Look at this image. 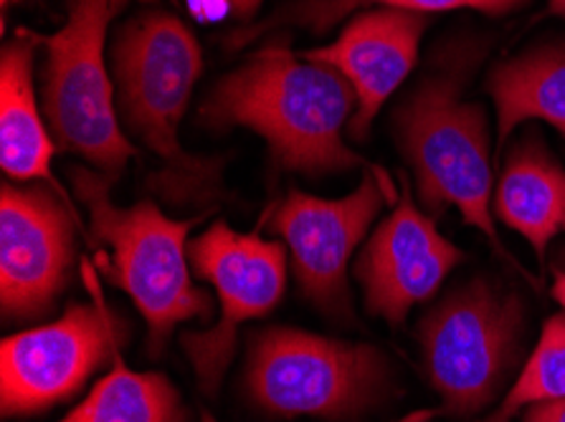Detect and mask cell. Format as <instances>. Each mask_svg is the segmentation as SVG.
<instances>
[{
  "mask_svg": "<svg viewBox=\"0 0 565 422\" xmlns=\"http://www.w3.org/2000/svg\"><path fill=\"white\" fill-rule=\"evenodd\" d=\"M355 107L353 86L335 68L274 43L213 86L201 119L213 129H252L279 167L317 177L363 167L342 140Z\"/></svg>",
  "mask_w": 565,
  "mask_h": 422,
  "instance_id": "obj_1",
  "label": "cell"
},
{
  "mask_svg": "<svg viewBox=\"0 0 565 422\" xmlns=\"http://www.w3.org/2000/svg\"><path fill=\"white\" fill-rule=\"evenodd\" d=\"M72 183L89 213L92 236L105 246L97 256L102 271L140 309L152 351L178 324L209 314L211 301L193 286L188 258V232L199 220L168 218L150 201L119 208L109 197L113 180L87 167H72Z\"/></svg>",
  "mask_w": 565,
  "mask_h": 422,
  "instance_id": "obj_2",
  "label": "cell"
},
{
  "mask_svg": "<svg viewBox=\"0 0 565 422\" xmlns=\"http://www.w3.org/2000/svg\"><path fill=\"white\" fill-rule=\"evenodd\" d=\"M465 64L431 74L396 111V134L416 172L418 201L436 218L457 208L508 258L492 220L490 129L484 107L461 99Z\"/></svg>",
  "mask_w": 565,
  "mask_h": 422,
  "instance_id": "obj_3",
  "label": "cell"
},
{
  "mask_svg": "<svg viewBox=\"0 0 565 422\" xmlns=\"http://www.w3.org/2000/svg\"><path fill=\"white\" fill-rule=\"evenodd\" d=\"M203 56L191 29L173 13L148 11L119 29L113 46V74L119 111L130 132L166 162L162 183L170 193L199 191L216 177L181 148L178 129L185 117Z\"/></svg>",
  "mask_w": 565,
  "mask_h": 422,
  "instance_id": "obj_4",
  "label": "cell"
},
{
  "mask_svg": "<svg viewBox=\"0 0 565 422\" xmlns=\"http://www.w3.org/2000/svg\"><path fill=\"white\" fill-rule=\"evenodd\" d=\"M127 0H68L62 31L49 36L44 111L58 148L92 162L107 180L122 175L135 148L117 122L105 64L107 29Z\"/></svg>",
  "mask_w": 565,
  "mask_h": 422,
  "instance_id": "obj_5",
  "label": "cell"
},
{
  "mask_svg": "<svg viewBox=\"0 0 565 422\" xmlns=\"http://www.w3.org/2000/svg\"><path fill=\"white\" fill-rule=\"evenodd\" d=\"M388 367L367 344L324 339L310 332H262L252 344L249 392L279 418H345L383 394Z\"/></svg>",
  "mask_w": 565,
  "mask_h": 422,
  "instance_id": "obj_6",
  "label": "cell"
},
{
  "mask_svg": "<svg viewBox=\"0 0 565 422\" xmlns=\"http://www.w3.org/2000/svg\"><path fill=\"white\" fill-rule=\"evenodd\" d=\"M522 309L518 299L500 296L490 283L472 281L454 291L418 326L426 372L441 394V408L408 418L422 422L434 415H475L498 398L515 365Z\"/></svg>",
  "mask_w": 565,
  "mask_h": 422,
  "instance_id": "obj_7",
  "label": "cell"
},
{
  "mask_svg": "<svg viewBox=\"0 0 565 422\" xmlns=\"http://www.w3.org/2000/svg\"><path fill=\"white\" fill-rule=\"evenodd\" d=\"M188 258L195 275L209 281L221 301V318L213 329L183 337L195 377L213 394L234 357L238 326L269 314L285 294L287 248L256 232H236L218 220L188 246Z\"/></svg>",
  "mask_w": 565,
  "mask_h": 422,
  "instance_id": "obj_8",
  "label": "cell"
},
{
  "mask_svg": "<svg viewBox=\"0 0 565 422\" xmlns=\"http://www.w3.org/2000/svg\"><path fill=\"white\" fill-rule=\"evenodd\" d=\"M115 322L97 296L74 304L54 324L0 344V410L6 418L33 415L72 398L115 351Z\"/></svg>",
  "mask_w": 565,
  "mask_h": 422,
  "instance_id": "obj_9",
  "label": "cell"
},
{
  "mask_svg": "<svg viewBox=\"0 0 565 422\" xmlns=\"http://www.w3.org/2000/svg\"><path fill=\"white\" fill-rule=\"evenodd\" d=\"M388 201H393V187L383 170H373L340 201L295 191L271 213L269 226L292 253L299 286L324 312L348 314L350 256Z\"/></svg>",
  "mask_w": 565,
  "mask_h": 422,
  "instance_id": "obj_10",
  "label": "cell"
},
{
  "mask_svg": "<svg viewBox=\"0 0 565 422\" xmlns=\"http://www.w3.org/2000/svg\"><path fill=\"white\" fill-rule=\"evenodd\" d=\"M74 263L72 208L36 185L0 193V306L6 318L46 314Z\"/></svg>",
  "mask_w": 565,
  "mask_h": 422,
  "instance_id": "obj_11",
  "label": "cell"
},
{
  "mask_svg": "<svg viewBox=\"0 0 565 422\" xmlns=\"http://www.w3.org/2000/svg\"><path fill=\"white\" fill-rule=\"evenodd\" d=\"M461 258L465 251L436 230L431 215L416 208L404 180L398 205L375 228L355 266L367 312L401 324L411 309L436 294Z\"/></svg>",
  "mask_w": 565,
  "mask_h": 422,
  "instance_id": "obj_12",
  "label": "cell"
},
{
  "mask_svg": "<svg viewBox=\"0 0 565 422\" xmlns=\"http://www.w3.org/2000/svg\"><path fill=\"white\" fill-rule=\"evenodd\" d=\"M426 21L422 13L375 8L355 15L330 46L307 51L310 62L335 68L355 91V117L350 134L367 137L375 115L393 91L406 82L416 64Z\"/></svg>",
  "mask_w": 565,
  "mask_h": 422,
  "instance_id": "obj_13",
  "label": "cell"
},
{
  "mask_svg": "<svg viewBox=\"0 0 565 422\" xmlns=\"http://www.w3.org/2000/svg\"><path fill=\"white\" fill-rule=\"evenodd\" d=\"M492 213L520 232L545 261L551 240L565 232V170L537 140L520 142L504 162Z\"/></svg>",
  "mask_w": 565,
  "mask_h": 422,
  "instance_id": "obj_14",
  "label": "cell"
},
{
  "mask_svg": "<svg viewBox=\"0 0 565 422\" xmlns=\"http://www.w3.org/2000/svg\"><path fill=\"white\" fill-rule=\"evenodd\" d=\"M36 41L31 33H21L0 56V167L19 183H54L51 158L56 150L33 91Z\"/></svg>",
  "mask_w": 565,
  "mask_h": 422,
  "instance_id": "obj_15",
  "label": "cell"
},
{
  "mask_svg": "<svg viewBox=\"0 0 565 422\" xmlns=\"http://www.w3.org/2000/svg\"><path fill=\"white\" fill-rule=\"evenodd\" d=\"M487 89L498 107L500 150L530 119H543L565 137V46L535 48L494 66Z\"/></svg>",
  "mask_w": 565,
  "mask_h": 422,
  "instance_id": "obj_16",
  "label": "cell"
},
{
  "mask_svg": "<svg viewBox=\"0 0 565 422\" xmlns=\"http://www.w3.org/2000/svg\"><path fill=\"white\" fill-rule=\"evenodd\" d=\"M175 387L158 372H132L119 351L113 372L58 422H183Z\"/></svg>",
  "mask_w": 565,
  "mask_h": 422,
  "instance_id": "obj_17",
  "label": "cell"
},
{
  "mask_svg": "<svg viewBox=\"0 0 565 422\" xmlns=\"http://www.w3.org/2000/svg\"><path fill=\"white\" fill-rule=\"evenodd\" d=\"M565 398V314L547 318L527 365L522 367L518 382L512 385L500 410L487 422H508L518 410L537 402Z\"/></svg>",
  "mask_w": 565,
  "mask_h": 422,
  "instance_id": "obj_18",
  "label": "cell"
},
{
  "mask_svg": "<svg viewBox=\"0 0 565 422\" xmlns=\"http://www.w3.org/2000/svg\"><path fill=\"white\" fill-rule=\"evenodd\" d=\"M361 3L398 8V11H411V13H444V11H461V8H469V11H482L487 15H504L515 11L520 6H525L527 0H335V3H330V11L324 13H328L330 19H335V15L353 11V8Z\"/></svg>",
  "mask_w": 565,
  "mask_h": 422,
  "instance_id": "obj_19",
  "label": "cell"
},
{
  "mask_svg": "<svg viewBox=\"0 0 565 422\" xmlns=\"http://www.w3.org/2000/svg\"><path fill=\"white\" fill-rule=\"evenodd\" d=\"M522 422H565V398L530 404Z\"/></svg>",
  "mask_w": 565,
  "mask_h": 422,
  "instance_id": "obj_20",
  "label": "cell"
},
{
  "mask_svg": "<svg viewBox=\"0 0 565 422\" xmlns=\"http://www.w3.org/2000/svg\"><path fill=\"white\" fill-rule=\"evenodd\" d=\"M553 296L558 304L565 309V273L558 271L555 273V286H553Z\"/></svg>",
  "mask_w": 565,
  "mask_h": 422,
  "instance_id": "obj_21",
  "label": "cell"
},
{
  "mask_svg": "<svg viewBox=\"0 0 565 422\" xmlns=\"http://www.w3.org/2000/svg\"><path fill=\"white\" fill-rule=\"evenodd\" d=\"M231 6L236 8L238 13H244V15H249L252 11H256V8L262 6V0H228Z\"/></svg>",
  "mask_w": 565,
  "mask_h": 422,
  "instance_id": "obj_22",
  "label": "cell"
},
{
  "mask_svg": "<svg viewBox=\"0 0 565 422\" xmlns=\"http://www.w3.org/2000/svg\"><path fill=\"white\" fill-rule=\"evenodd\" d=\"M547 11L553 15H563L565 19V0H547Z\"/></svg>",
  "mask_w": 565,
  "mask_h": 422,
  "instance_id": "obj_23",
  "label": "cell"
}]
</instances>
